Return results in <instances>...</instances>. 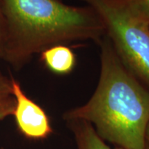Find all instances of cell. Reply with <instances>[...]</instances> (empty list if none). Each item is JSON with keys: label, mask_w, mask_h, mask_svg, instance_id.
Here are the masks:
<instances>
[{"label": "cell", "mask_w": 149, "mask_h": 149, "mask_svg": "<svg viewBox=\"0 0 149 149\" xmlns=\"http://www.w3.org/2000/svg\"><path fill=\"white\" fill-rule=\"evenodd\" d=\"M42 60L51 71L61 74L70 72L75 65L73 52L70 48L61 44L43 51Z\"/></svg>", "instance_id": "cell-5"}, {"label": "cell", "mask_w": 149, "mask_h": 149, "mask_svg": "<svg viewBox=\"0 0 149 149\" xmlns=\"http://www.w3.org/2000/svg\"><path fill=\"white\" fill-rule=\"evenodd\" d=\"M3 16L2 13V9H1V0H0V19H1ZM2 32L1 31V26H0V52L1 51V47H2Z\"/></svg>", "instance_id": "cell-10"}, {"label": "cell", "mask_w": 149, "mask_h": 149, "mask_svg": "<svg viewBox=\"0 0 149 149\" xmlns=\"http://www.w3.org/2000/svg\"><path fill=\"white\" fill-rule=\"evenodd\" d=\"M64 119L95 126L103 140L121 149H146L149 91L125 68L109 44L102 46L100 79L90 100Z\"/></svg>", "instance_id": "cell-1"}, {"label": "cell", "mask_w": 149, "mask_h": 149, "mask_svg": "<svg viewBox=\"0 0 149 149\" xmlns=\"http://www.w3.org/2000/svg\"><path fill=\"white\" fill-rule=\"evenodd\" d=\"M100 17L123 60L149 84V24L120 0H85Z\"/></svg>", "instance_id": "cell-3"}, {"label": "cell", "mask_w": 149, "mask_h": 149, "mask_svg": "<svg viewBox=\"0 0 149 149\" xmlns=\"http://www.w3.org/2000/svg\"><path fill=\"white\" fill-rule=\"evenodd\" d=\"M146 140L149 144V123L147 126L146 130Z\"/></svg>", "instance_id": "cell-11"}, {"label": "cell", "mask_w": 149, "mask_h": 149, "mask_svg": "<svg viewBox=\"0 0 149 149\" xmlns=\"http://www.w3.org/2000/svg\"><path fill=\"white\" fill-rule=\"evenodd\" d=\"M1 4L13 58L24 59L61 42L96 39L104 29L91 10L59 0H1Z\"/></svg>", "instance_id": "cell-2"}, {"label": "cell", "mask_w": 149, "mask_h": 149, "mask_svg": "<svg viewBox=\"0 0 149 149\" xmlns=\"http://www.w3.org/2000/svg\"><path fill=\"white\" fill-rule=\"evenodd\" d=\"M67 122L73 132L78 149H112L97 134L90 123L82 120H69Z\"/></svg>", "instance_id": "cell-6"}, {"label": "cell", "mask_w": 149, "mask_h": 149, "mask_svg": "<svg viewBox=\"0 0 149 149\" xmlns=\"http://www.w3.org/2000/svg\"><path fill=\"white\" fill-rule=\"evenodd\" d=\"M11 86L12 95L15 99L13 115L19 130L28 138H46L53 130L45 111L26 95L19 84L13 79L11 80Z\"/></svg>", "instance_id": "cell-4"}, {"label": "cell", "mask_w": 149, "mask_h": 149, "mask_svg": "<svg viewBox=\"0 0 149 149\" xmlns=\"http://www.w3.org/2000/svg\"><path fill=\"white\" fill-rule=\"evenodd\" d=\"M15 107V99L14 97H8L0 100V120H3L8 115H13Z\"/></svg>", "instance_id": "cell-8"}, {"label": "cell", "mask_w": 149, "mask_h": 149, "mask_svg": "<svg viewBox=\"0 0 149 149\" xmlns=\"http://www.w3.org/2000/svg\"><path fill=\"white\" fill-rule=\"evenodd\" d=\"M120 1L130 12L149 24V0H120Z\"/></svg>", "instance_id": "cell-7"}, {"label": "cell", "mask_w": 149, "mask_h": 149, "mask_svg": "<svg viewBox=\"0 0 149 149\" xmlns=\"http://www.w3.org/2000/svg\"><path fill=\"white\" fill-rule=\"evenodd\" d=\"M146 149H149V144L146 141Z\"/></svg>", "instance_id": "cell-12"}, {"label": "cell", "mask_w": 149, "mask_h": 149, "mask_svg": "<svg viewBox=\"0 0 149 149\" xmlns=\"http://www.w3.org/2000/svg\"><path fill=\"white\" fill-rule=\"evenodd\" d=\"M12 95L11 81L0 74V100L10 97Z\"/></svg>", "instance_id": "cell-9"}]
</instances>
